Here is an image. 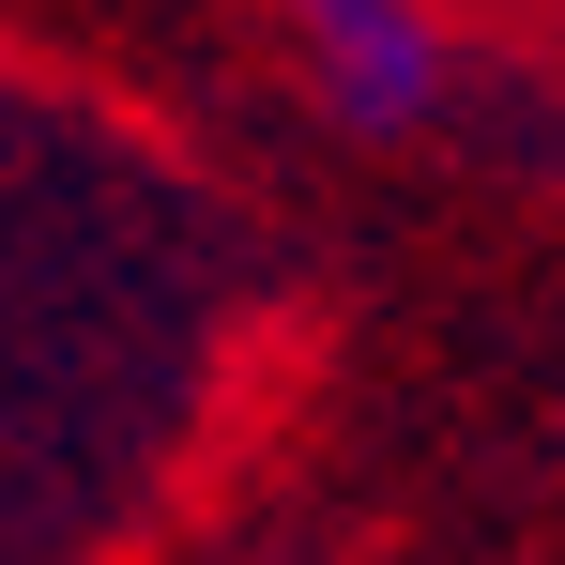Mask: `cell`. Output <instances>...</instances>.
Instances as JSON below:
<instances>
[{"label": "cell", "mask_w": 565, "mask_h": 565, "mask_svg": "<svg viewBox=\"0 0 565 565\" xmlns=\"http://www.w3.org/2000/svg\"><path fill=\"white\" fill-rule=\"evenodd\" d=\"M290 77L352 138H428L459 93V31L444 0H290Z\"/></svg>", "instance_id": "6da1fadb"}]
</instances>
